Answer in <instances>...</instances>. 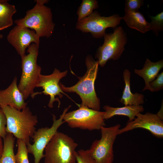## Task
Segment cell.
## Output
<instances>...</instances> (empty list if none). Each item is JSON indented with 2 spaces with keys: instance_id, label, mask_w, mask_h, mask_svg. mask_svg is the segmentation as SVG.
Listing matches in <instances>:
<instances>
[{
  "instance_id": "obj_1",
  "label": "cell",
  "mask_w": 163,
  "mask_h": 163,
  "mask_svg": "<svg viewBox=\"0 0 163 163\" xmlns=\"http://www.w3.org/2000/svg\"><path fill=\"white\" fill-rule=\"evenodd\" d=\"M85 65L87 70L84 75L78 77L79 80L75 85L66 87L61 83L60 87L63 91L75 92L78 94L82 100L79 106L86 107L99 111L100 103L95 90L94 82L98 72L99 64L90 56L86 58Z\"/></svg>"
},
{
  "instance_id": "obj_2",
  "label": "cell",
  "mask_w": 163,
  "mask_h": 163,
  "mask_svg": "<svg viewBox=\"0 0 163 163\" xmlns=\"http://www.w3.org/2000/svg\"><path fill=\"white\" fill-rule=\"evenodd\" d=\"M6 117V131L11 133L17 139L24 141L27 145L36 130L38 117L27 106L18 110L8 106H0Z\"/></svg>"
},
{
  "instance_id": "obj_3",
  "label": "cell",
  "mask_w": 163,
  "mask_h": 163,
  "mask_svg": "<svg viewBox=\"0 0 163 163\" xmlns=\"http://www.w3.org/2000/svg\"><path fill=\"white\" fill-rule=\"evenodd\" d=\"M35 1L36 4L34 7L26 12L24 18L15 20L14 23L18 26L31 29L40 37L49 38L55 26L51 9L44 5L49 0Z\"/></svg>"
},
{
  "instance_id": "obj_4",
  "label": "cell",
  "mask_w": 163,
  "mask_h": 163,
  "mask_svg": "<svg viewBox=\"0 0 163 163\" xmlns=\"http://www.w3.org/2000/svg\"><path fill=\"white\" fill-rule=\"evenodd\" d=\"M39 47L32 43L27 50L28 54L21 57L22 73L18 87L25 100L34 93L41 74V67L37 63Z\"/></svg>"
},
{
  "instance_id": "obj_5",
  "label": "cell",
  "mask_w": 163,
  "mask_h": 163,
  "mask_svg": "<svg viewBox=\"0 0 163 163\" xmlns=\"http://www.w3.org/2000/svg\"><path fill=\"white\" fill-rule=\"evenodd\" d=\"M78 145L71 137L57 131L45 149L44 163H76Z\"/></svg>"
},
{
  "instance_id": "obj_6",
  "label": "cell",
  "mask_w": 163,
  "mask_h": 163,
  "mask_svg": "<svg viewBox=\"0 0 163 163\" xmlns=\"http://www.w3.org/2000/svg\"><path fill=\"white\" fill-rule=\"evenodd\" d=\"M103 44L97 49L95 58L99 65L104 66L108 60L118 59L125 50L127 43L126 34L121 26L115 28L112 33H105Z\"/></svg>"
},
{
  "instance_id": "obj_7",
  "label": "cell",
  "mask_w": 163,
  "mask_h": 163,
  "mask_svg": "<svg viewBox=\"0 0 163 163\" xmlns=\"http://www.w3.org/2000/svg\"><path fill=\"white\" fill-rule=\"evenodd\" d=\"M120 126V124H117L101 128V138L94 140L90 149H87L95 163H113L114 158L113 145Z\"/></svg>"
},
{
  "instance_id": "obj_8",
  "label": "cell",
  "mask_w": 163,
  "mask_h": 163,
  "mask_svg": "<svg viewBox=\"0 0 163 163\" xmlns=\"http://www.w3.org/2000/svg\"><path fill=\"white\" fill-rule=\"evenodd\" d=\"M104 111L96 110L86 107H79L75 110L66 113L63 120L71 128L89 130H100L105 126Z\"/></svg>"
},
{
  "instance_id": "obj_9",
  "label": "cell",
  "mask_w": 163,
  "mask_h": 163,
  "mask_svg": "<svg viewBox=\"0 0 163 163\" xmlns=\"http://www.w3.org/2000/svg\"><path fill=\"white\" fill-rule=\"evenodd\" d=\"M122 17L118 14L109 17L102 16L97 11H93L87 17L78 21L76 28L83 33H90L94 38L102 37L109 27L115 28Z\"/></svg>"
},
{
  "instance_id": "obj_10",
  "label": "cell",
  "mask_w": 163,
  "mask_h": 163,
  "mask_svg": "<svg viewBox=\"0 0 163 163\" xmlns=\"http://www.w3.org/2000/svg\"><path fill=\"white\" fill-rule=\"evenodd\" d=\"M71 107L70 105L65 108L58 119L55 115H53V123L50 127H42L35 132L31 137L33 143H30L27 145L28 153L31 154L34 156V163H39L44 157L43 152L45 147L58 131L59 127L64 123L63 120L64 115Z\"/></svg>"
},
{
  "instance_id": "obj_11",
  "label": "cell",
  "mask_w": 163,
  "mask_h": 163,
  "mask_svg": "<svg viewBox=\"0 0 163 163\" xmlns=\"http://www.w3.org/2000/svg\"><path fill=\"white\" fill-rule=\"evenodd\" d=\"M67 71L61 72L59 69H55L53 73L49 75H43L41 74L39 82L36 87H42L43 89V91L35 92L31 96L32 98L35 96L41 93L46 95H49L50 100L48 104V107L50 108L53 107V103L56 101L58 102V108L60 107L61 102L59 99L56 97L59 96L60 98L62 97V94H65L61 89L59 82L67 74Z\"/></svg>"
},
{
  "instance_id": "obj_12",
  "label": "cell",
  "mask_w": 163,
  "mask_h": 163,
  "mask_svg": "<svg viewBox=\"0 0 163 163\" xmlns=\"http://www.w3.org/2000/svg\"><path fill=\"white\" fill-rule=\"evenodd\" d=\"M142 128L149 131L158 138L163 137V119L157 114L139 113L133 120L128 122L124 128L120 129L118 135L136 128Z\"/></svg>"
},
{
  "instance_id": "obj_13",
  "label": "cell",
  "mask_w": 163,
  "mask_h": 163,
  "mask_svg": "<svg viewBox=\"0 0 163 163\" xmlns=\"http://www.w3.org/2000/svg\"><path fill=\"white\" fill-rule=\"evenodd\" d=\"M40 38L34 30L17 25L10 31L7 37L8 43L21 57L25 54L26 49L32 43L40 44Z\"/></svg>"
},
{
  "instance_id": "obj_14",
  "label": "cell",
  "mask_w": 163,
  "mask_h": 163,
  "mask_svg": "<svg viewBox=\"0 0 163 163\" xmlns=\"http://www.w3.org/2000/svg\"><path fill=\"white\" fill-rule=\"evenodd\" d=\"M15 77L10 85L6 89L0 90V106H8L18 110L25 108L27 103L19 90Z\"/></svg>"
},
{
  "instance_id": "obj_15",
  "label": "cell",
  "mask_w": 163,
  "mask_h": 163,
  "mask_svg": "<svg viewBox=\"0 0 163 163\" xmlns=\"http://www.w3.org/2000/svg\"><path fill=\"white\" fill-rule=\"evenodd\" d=\"M163 68V59L153 62L147 58L142 69H134V73L143 78L144 80L145 85L142 90L143 91L148 90L153 92L149 85V83L155 79L160 70Z\"/></svg>"
},
{
  "instance_id": "obj_16",
  "label": "cell",
  "mask_w": 163,
  "mask_h": 163,
  "mask_svg": "<svg viewBox=\"0 0 163 163\" xmlns=\"http://www.w3.org/2000/svg\"><path fill=\"white\" fill-rule=\"evenodd\" d=\"M103 108L105 110L104 115V120L110 118L115 116H124L128 117V122L134 120L137 114L144 111L142 105H128L117 107L105 105Z\"/></svg>"
},
{
  "instance_id": "obj_17",
  "label": "cell",
  "mask_w": 163,
  "mask_h": 163,
  "mask_svg": "<svg viewBox=\"0 0 163 163\" xmlns=\"http://www.w3.org/2000/svg\"><path fill=\"white\" fill-rule=\"evenodd\" d=\"M131 72L129 70L125 69L123 72L125 82V87L122 97L119 101L124 105H142L144 103L143 94L138 93H133L130 88Z\"/></svg>"
},
{
  "instance_id": "obj_18",
  "label": "cell",
  "mask_w": 163,
  "mask_h": 163,
  "mask_svg": "<svg viewBox=\"0 0 163 163\" xmlns=\"http://www.w3.org/2000/svg\"><path fill=\"white\" fill-rule=\"evenodd\" d=\"M122 19L130 28L145 33L150 30V23L146 20L143 14L139 11H127Z\"/></svg>"
},
{
  "instance_id": "obj_19",
  "label": "cell",
  "mask_w": 163,
  "mask_h": 163,
  "mask_svg": "<svg viewBox=\"0 0 163 163\" xmlns=\"http://www.w3.org/2000/svg\"><path fill=\"white\" fill-rule=\"evenodd\" d=\"M8 1L0 0V30L12 25V17L17 11L15 6L9 4Z\"/></svg>"
},
{
  "instance_id": "obj_20",
  "label": "cell",
  "mask_w": 163,
  "mask_h": 163,
  "mask_svg": "<svg viewBox=\"0 0 163 163\" xmlns=\"http://www.w3.org/2000/svg\"><path fill=\"white\" fill-rule=\"evenodd\" d=\"M15 138L10 133H7L3 138V151L0 163H16L14 152Z\"/></svg>"
},
{
  "instance_id": "obj_21",
  "label": "cell",
  "mask_w": 163,
  "mask_h": 163,
  "mask_svg": "<svg viewBox=\"0 0 163 163\" xmlns=\"http://www.w3.org/2000/svg\"><path fill=\"white\" fill-rule=\"evenodd\" d=\"M98 7V2L96 0H83L77 12L78 21L91 14L94 9Z\"/></svg>"
},
{
  "instance_id": "obj_22",
  "label": "cell",
  "mask_w": 163,
  "mask_h": 163,
  "mask_svg": "<svg viewBox=\"0 0 163 163\" xmlns=\"http://www.w3.org/2000/svg\"><path fill=\"white\" fill-rule=\"evenodd\" d=\"M18 150L15 155L16 163H29L27 145L21 139H17Z\"/></svg>"
},
{
  "instance_id": "obj_23",
  "label": "cell",
  "mask_w": 163,
  "mask_h": 163,
  "mask_svg": "<svg viewBox=\"0 0 163 163\" xmlns=\"http://www.w3.org/2000/svg\"><path fill=\"white\" fill-rule=\"evenodd\" d=\"M150 30L157 36L159 32L163 30V12L158 13L155 16H150Z\"/></svg>"
},
{
  "instance_id": "obj_24",
  "label": "cell",
  "mask_w": 163,
  "mask_h": 163,
  "mask_svg": "<svg viewBox=\"0 0 163 163\" xmlns=\"http://www.w3.org/2000/svg\"><path fill=\"white\" fill-rule=\"evenodd\" d=\"M76 163H95L87 150L80 149L76 153Z\"/></svg>"
},
{
  "instance_id": "obj_25",
  "label": "cell",
  "mask_w": 163,
  "mask_h": 163,
  "mask_svg": "<svg viewBox=\"0 0 163 163\" xmlns=\"http://www.w3.org/2000/svg\"><path fill=\"white\" fill-rule=\"evenodd\" d=\"M143 5L144 2L142 0H126L125 3V11H138Z\"/></svg>"
},
{
  "instance_id": "obj_26",
  "label": "cell",
  "mask_w": 163,
  "mask_h": 163,
  "mask_svg": "<svg viewBox=\"0 0 163 163\" xmlns=\"http://www.w3.org/2000/svg\"><path fill=\"white\" fill-rule=\"evenodd\" d=\"M149 85L153 92H156L162 89L163 88V72L158 74L153 81L149 83Z\"/></svg>"
},
{
  "instance_id": "obj_27",
  "label": "cell",
  "mask_w": 163,
  "mask_h": 163,
  "mask_svg": "<svg viewBox=\"0 0 163 163\" xmlns=\"http://www.w3.org/2000/svg\"><path fill=\"white\" fill-rule=\"evenodd\" d=\"M7 120L2 109L0 107V137L4 138L6 135V131Z\"/></svg>"
},
{
  "instance_id": "obj_28",
  "label": "cell",
  "mask_w": 163,
  "mask_h": 163,
  "mask_svg": "<svg viewBox=\"0 0 163 163\" xmlns=\"http://www.w3.org/2000/svg\"><path fill=\"white\" fill-rule=\"evenodd\" d=\"M3 142L2 138L0 137V159L3 151Z\"/></svg>"
},
{
  "instance_id": "obj_29",
  "label": "cell",
  "mask_w": 163,
  "mask_h": 163,
  "mask_svg": "<svg viewBox=\"0 0 163 163\" xmlns=\"http://www.w3.org/2000/svg\"><path fill=\"white\" fill-rule=\"evenodd\" d=\"M3 37V35L2 34H0V39H2Z\"/></svg>"
}]
</instances>
